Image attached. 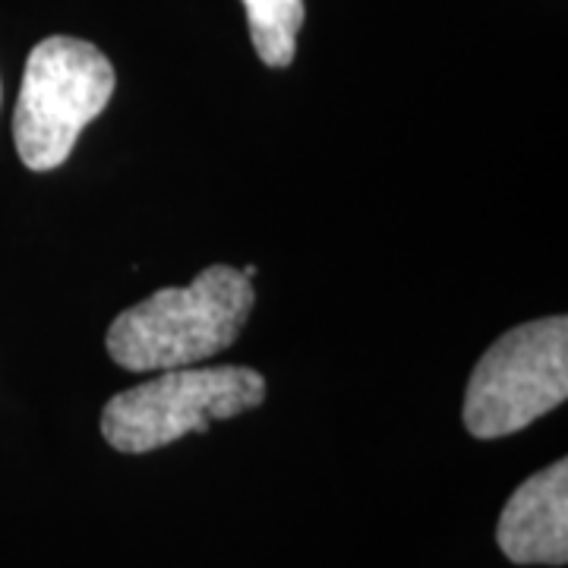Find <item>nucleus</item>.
I'll return each mask as SVG.
<instances>
[{
  "label": "nucleus",
  "mask_w": 568,
  "mask_h": 568,
  "mask_svg": "<svg viewBox=\"0 0 568 568\" xmlns=\"http://www.w3.org/2000/svg\"><path fill=\"white\" fill-rule=\"evenodd\" d=\"M496 544L515 566L568 562V462L544 467L511 493L499 515Z\"/></svg>",
  "instance_id": "5"
},
{
  "label": "nucleus",
  "mask_w": 568,
  "mask_h": 568,
  "mask_svg": "<svg viewBox=\"0 0 568 568\" xmlns=\"http://www.w3.org/2000/svg\"><path fill=\"white\" fill-rule=\"evenodd\" d=\"M568 320L547 316L493 342L477 361L465 395V426L474 439H503L566 402Z\"/></svg>",
  "instance_id": "4"
},
{
  "label": "nucleus",
  "mask_w": 568,
  "mask_h": 568,
  "mask_svg": "<svg viewBox=\"0 0 568 568\" xmlns=\"http://www.w3.org/2000/svg\"><path fill=\"white\" fill-rule=\"evenodd\" d=\"M265 402V379L250 366L164 369L162 376L114 395L102 410V436L123 455H142L205 433Z\"/></svg>",
  "instance_id": "3"
},
{
  "label": "nucleus",
  "mask_w": 568,
  "mask_h": 568,
  "mask_svg": "<svg viewBox=\"0 0 568 568\" xmlns=\"http://www.w3.org/2000/svg\"><path fill=\"white\" fill-rule=\"evenodd\" d=\"M253 304L256 291L241 268L209 265L186 287H162L123 310L108 328V354L130 373L203 364L237 342Z\"/></svg>",
  "instance_id": "1"
},
{
  "label": "nucleus",
  "mask_w": 568,
  "mask_h": 568,
  "mask_svg": "<svg viewBox=\"0 0 568 568\" xmlns=\"http://www.w3.org/2000/svg\"><path fill=\"white\" fill-rule=\"evenodd\" d=\"M114 67L95 44L70 36L39 41L26 61L13 142L29 171L61 168L80 133L114 95Z\"/></svg>",
  "instance_id": "2"
},
{
  "label": "nucleus",
  "mask_w": 568,
  "mask_h": 568,
  "mask_svg": "<svg viewBox=\"0 0 568 568\" xmlns=\"http://www.w3.org/2000/svg\"><path fill=\"white\" fill-rule=\"evenodd\" d=\"M246 7L250 39L265 67L282 70L297 54V36L304 29V0H241Z\"/></svg>",
  "instance_id": "6"
}]
</instances>
